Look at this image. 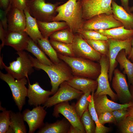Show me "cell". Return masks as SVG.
Listing matches in <instances>:
<instances>
[{"instance_id": "cell-1", "label": "cell", "mask_w": 133, "mask_h": 133, "mask_svg": "<svg viewBox=\"0 0 133 133\" xmlns=\"http://www.w3.org/2000/svg\"><path fill=\"white\" fill-rule=\"evenodd\" d=\"M57 13L53 21L66 22L74 33L82 29L85 21L83 17V10L81 0H68L64 4L58 6Z\"/></svg>"}, {"instance_id": "cell-2", "label": "cell", "mask_w": 133, "mask_h": 133, "mask_svg": "<svg viewBox=\"0 0 133 133\" xmlns=\"http://www.w3.org/2000/svg\"><path fill=\"white\" fill-rule=\"evenodd\" d=\"M31 58L34 67L43 70L48 75L50 80L52 95L57 92L62 83L69 80L73 76L69 67L62 60L57 64L46 65L32 56Z\"/></svg>"}, {"instance_id": "cell-3", "label": "cell", "mask_w": 133, "mask_h": 133, "mask_svg": "<svg viewBox=\"0 0 133 133\" xmlns=\"http://www.w3.org/2000/svg\"><path fill=\"white\" fill-rule=\"evenodd\" d=\"M58 55L59 58L69 67L73 76L96 80L100 74L99 63L82 58Z\"/></svg>"}, {"instance_id": "cell-4", "label": "cell", "mask_w": 133, "mask_h": 133, "mask_svg": "<svg viewBox=\"0 0 133 133\" xmlns=\"http://www.w3.org/2000/svg\"><path fill=\"white\" fill-rule=\"evenodd\" d=\"M19 56L16 60L9 63V66H6L3 61V57L0 58L1 69H4L15 79H19L26 78L28 79V75L34 72V67L31 56L23 50L17 51Z\"/></svg>"}, {"instance_id": "cell-5", "label": "cell", "mask_w": 133, "mask_h": 133, "mask_svg": "<svg viewBox=\"0 0 133 133\" xmlns=\"http://www.w3.org/2000/svg\"><path fill=\"white\" fill-rule=\"evenodd\" d=\"M61 3L46 2L45 0H30L27 2V7L31 15L37 20L43 22L53 21L56 15V10Z\"/></svg>"}, {"instance_id": "cell-6", "label": "cell", "mask_w": 133, "mask_h": 133, "mask_svg": "<svg viewBox=\"0 0 133 133\" xmlns=\"http://www.w3.org/2000/svg\"><path fill=\"white\" fill-rule=\"evenodd\" d=\"M0 78L9 86L11 91L12 98L19 111H21L26 103L28 88L25 85L28 81L26 78L15 80V78L7 73L5 74L0 71Z\"/></svg>"}, {"instance_id": "cell-7", "label": "cell", "mask_w": 133, "mask_h": 133, "mask_svg": "<svg viewBox=\"0 0 133 133\" xmlns=\"http://www.w3.org/2000/svg\"><path fill=\"white\" fill-rule=\"evenodd\" d=\"M132 39L121 41L108 38L107 41L108 45L107 56L109 63L108 72L109 80H112L113 72L116 67L117 62L116 58L119 52L124 49L127 56L130 54L132 49L131 42Z\"/></svg>"}, {"instance_id": "cell-8", "label": "cell", "mask_w": 133, "mask_h": 133, "mask_svg": "<svg viewBox=\"0 0 133 133\" xmlns=\"http://www.w3.org/2000/svg\"><path fill=\"white\" fill-rule=\"evenodd\" d=\"M99 62L101 66L100 72L96 79L98 86L94 95H108L111 97L112 101H117L118 100L117 96L111 89L108 80L109 63L107 56L101 55Z\"/></svg>"}, {"instance_id": "cell-9", "label": "cell", "mask_w": 133, "mask_h": 133, "mask_svg": "<svg viewBox=\"0 0 133 133\" xmlns=\"http://www.w3.org/2000/svg\"><path fill=\"white\" fill-rule=\"evenodd\" d=\"M113 0H81L83 17L85 20L102 14H112L111 3Z\"/></svg>"}, {"instance_id": "cell-10", "label": "cell", "mask_w": 133, "mask_h": 133, "mask_svg": "<svg viewBox=\"0 0 133 133\" xmlns=\"http://www.w3.org/2000/svg\"><path fill=\"white\" fill-rule=\"evenodd\" d=\"M57 92L50 97L43 105L46 108L63 102L78 99L83 93L69 85L66 81L62 83Z\"/></svg>"}, {"instance_id": "cell-11", "label": "cell", "mask_w": 133, "mask_h": 133, "mask_svg": "<svg viewBox=\"0 0 133 133\" xmlns=\"http://www.w3.org/2000/svg\"><path fill=\"white\" fill-rule=\"evenodd\" d=\"M123 26L122 23L116 19L112 14H102L85 20L82 29L94 30H105Z\"/></svg>"}, {"instance_id": "cell-12", "label": "cell", "mask_w": 133, "mask_h": 133, "mask_svg": "<svg viewBox=\"0 0 133 133\" xmlns=\"http://www.w3.org/2000/svg\"><path fill=\"white\" fill-rule=\"evenodd\" d=\"M75 57L99 61L101 55L93 48L78 33L74 34L72 43Z\"/></svg>"}, {"instance_id": "cell-13", "label": "cell", "mask_w": 133, "mask_h": 133, "mask_svg": "<svg viewBox=\"0 0 133 133\" xmlns=\"http://www.w3.org/2000/svg\"><path fill=\"white\" fill-rule=\"evenodd\" d=\"M74 105H70L68 101L57 104L54 105L52 115L56 118H58L60 116L59 114L62 115L71 125L82 131L83 133H86L80 118L75 110Z\"/></svg>"}, {"instance_id": "cell-14", "label": "cell", "mask_w": 133, "mask_h": 133, "mask_svg": "<svg viewBox=\"0 0 133 133\" xmlns=\"http://www.w3.org/2000/svg\"><path fill=\"white\" fill-rule=\"evenodd\" d=\"M112 86L116 93L118 100L122 104L132 102V96L125 74L117 68L113 72Z\"/></svg>"}, {"instance_id": "cell-15", "label": "cell", "mask_w": 133, "mask_h": 133, "mask_svg": "<svg viewBox=\"0 0 133 133\" xmlns=\"http://www.w3.org/2000/svg\"><path fill=\"white\" fill-rule=\"evenodd\" d=\"M44 107V106H37L32 110L26 109L23 112L24 120L27 123L29 127V133H34L44 125V120L47 114Z\"/></svg>"}, {"instance_id": "cell-16", "label": "cell", "mask_w": 133, "mask_h": 133, "mask_svg": "<svg viewBox=\"0 0 133 133\" xmlns=\"http://www.w3.org/2000/svg\"><path fill=\"white\" fill-rule=\"evenodd\" d=\"M94 107L98 117L101 113L111 112L118 109L127 110L130 106L133 105L132 102L124 104H120L109 99L106 95H93Z\"/></svg>"}, {"instance_id": "cell-17", "label": "cell", "mask_w": 133, "mask_h": 133, "mask_svg": "<svg viewBox=\"0 0 133 133\" xmlns=\"http://www.w3.org/2000/svg\"><path fill=\"white\" fill-rule=\"evenodd\" d=\"M27 97L28 98V104L35 106L43 105L52 93L51 91L44 89L38 82L28 85Z\"/></svg>"}, {"instance_id": "cell-18", "label": "cell", "mask_w": 133, "mask_h": 133, "mask_svg": "<svg viewBox=\"0 0 133 133\" xmlns=\"http://www.w3.org/2000/svg\"><path fill=\"white\" fill-rule=\"evenodd\" d=\"M7 18V31H24L26 24V17L24 11L13 6L11 4Z\"/></svg>"}, {"instance_id": "cell-19", "label": "cell", "mask_w": 133, "mask_h": 133, "mask_svg": "<svg viewBox=\"0 0 133 133\" xmlns=\"http://www.w3.org/2000/svg\"><path fill=\"white\" fill-rule=\"evenodd\" d=\"M29 37L24 31H7L4 45L11 46L17 51L25 50Z\"/></svg>"}, {"instance_id": "cell-20", "label": "cell", "mask_w": 133, "mask_h": 133, "mask_svg": "<svg viewBox=\"0 0 133 133\" xmlns=\"http://www.w3.org/2000/svg\"><path fill=\"white\" fill-rule=\"evenodd\" d=\"M66 82L71 87L83 93L94 92L98 86L96 80L80 77L73 76Z\"/></svg>"}, {"instance_id": "cell-21", "label": "cell", "mask_w": 133, "mask_h": 133, "mask_svg": "<svg viewBox=\"0 0 133 133\" xmlns=\"http://www.w3.org/2000/svg\"><path fill=\"white\" fill-rule=\"evenodd\" d=\"M111 7L112 14L115 18L122 23L126 29H133V14L128 13L114 0L112 2Z\"/></svg>"}, {"instance_id": "cell-22", "label": "cell", "mask_w": 133, "mask_h": 133, "mask_svg": "<svg viewBox=\"0 0 133 133\" xmlns=\"http://www.w3.org/2000/svg\"><path fill=\"white\" fill-rule=\"evenodd\" d=\"M95 31L108 38L119 40L131 39L133 37V29H126L123 26L107 30Z\"/></svg>"}, {"instance_id": "cell-23", "label": "cell", "mask_w": 133, "mask_h": 133, "mask_svg": "<svg viewBox=\"0 0 133 133\" xmlns=\"http://www.w3.org/2000/svg\"><path fill=\"white\" fill-rule=\"evenodd\" d=\"M26 17V24L24 30L36 44L38 39L43 37L39 29L36 19L30 14L27 7L24 10Z\"/></svg>"}, {"instance_id": "cell-24", "label": "cell", "mask_w": 133, "mask_h": 133, "mask_svg": "<svg viewBox=\"0 0 133 133\" xmlns=\"http://www.w3.org/2000/svg\"><path fill=\"white\" fill-rule=\"evenodd\" d=\"M71 124L65 118L51 123L46 122L37 133H67Z\"/></svg>"}, {"instance_id": "cell-25", "label": "cell", "mask_w": 133, "mask_h": 133, "mask_svg": "<svg viewBox=\"0 0 133 133\" xmlns=\"http://www.w3.org/2000/svg\"><path fill=\"white\" fill-rule=\"evenodd\" d=\"M37 21L43 37L45 38H48L51 34L56 31L69 27L64 21L46 22L37 20Z\"/></svg>"}, {"instance_id": "cell-26", "label": "cell", "mask_w": 133, "mask_h": 133, "mask_svg": "<svg viewBox=\"0 0 133 133\" xmlns=\"http://www.w3.org/2000/svg\"><path fill=\"white\" fill-rule=\"evenodd\" d=\"M116 60L123 73L127 76L129 84L133 85V62L127 57L124 49L121 50L117 56Z\"/></svg>"}, {"instance_id": "cell-27", "label": "cell", "mask_w": 133, "mask_h": 133, "mask_svg": "<svg viewBox=\"0 0 133 133\" xmlns=\"http://www.w3.org/2000/svg\"><path fill=\"white\" fill-rule=\"evenodd\" d=\"M25 50L32 53L42 64L50 65L54 63L47 57L45 53L30 37Z\"/></svg>"}, {"instance_id": "cell-28", "label": "cell", "mask_w": 133, "mask_h": 133, "mask_svg": "<svg viewBox=\"0 0 133 133\" xmlns=\"http://www.w3.org/2000/svg\"><path fill=\"white\" fill-rule=\"evenodd\" d=\"M24 121L22 113L21 111L15 113L11 111L10 123L9 128L13 130L14 133H27V130Z\"/></svg>"}, {"instance_id": "cell-29", "label": "cell", "mask_w": 133, "mask_h": 133, "mask_svg": "<svg viewBox=\"0 0 133 133\" xmlns=\"http://www.w3.org/2000/svg\"><path fill=\"white\" fill-rule=\"evenodd\" d=\"M37 44L45 54L49 56L53 63L57 64L60 62L57 53L51 45L48 38L43 37L38 39Z\"/></svg>"}, {"instance_id": "cell-30", "label": "cell", "mask_w": 133, "mask_h": 133, "mask_svg": "<svg viewBox=\"0 0 133 133\" xmlns=\"http://www.w3.org/2000/svg\"><path fill=\"white\" fill-rule=\"evenodd\" d=\"M74 36V34L68 27L55 32L51 34L49 37L50 40L72 44Z\"/></svg>"}, {"instance_id": "cell-31", "label": "cell", "mask_w": 133, "mask_h": 133, "mask_svg": "<svg viewBox=\"0 0 133 133\" xmlns=\"http://www.w3.org/2000/svg\"><path fill=\"white\" fill-rule=\"evenodd\" d=\"M94 93V92H91L88 109L96 124L95 133H107L109 131L110 128L102 125L99 121L98 116L94 106L93 98Z\"/></svg>"}, {"instance_id": "cell-32", "label": "cell", "mask_w": 133, "mask_h": 133, "mask_svg": "<svg viewBox=\"0 0 133 133\" xmlns=\"http://www.w3.org/2000/svg\"><path fill=\"white\" fill-rule=\"evenodd\" d=\"M51 45L58 54L66 56L75 57L72 45L50 40Z\"/></svg>"}, {"instance_id": "cell-33", "label": "cell", "mask_w": 133, "mask_h": 133, "mask_svg": "<svg viewBox=\"0 0 133 133\" xmlns=\"http://www.w3.org/2000/svg\"><path fill=\"white\" fill-rule=\"evenodd\" d=\"M90 92L83 93L74 104L75 110L81 118L84 112L88 109L91 94Z\"/></svg>"}, {"instance_id": "cell-34", "label": "cell", "mask_w": 133, "mask_h": 133, "mask_svg": "<svg viewBox=\"0 0 133 133\" xmlns=\"http://www.w3.org/2000/svg\"><path fill=\"white\" fill-rule=\"evenodd\" d=\"M85 40L93 48L101 55H107L108 45L107 40Z\"/></svg>"}, {"instance_id": "cell-35", "label": "cell", "mask_w": 133, "mask_h": 133, "mask_svg": "<svg viewBox=\"0 0 133 133\" xmlns=\"http://www.w3.org/2000/svg\"><path fill=\"white\" fill-rule=\"evenodd\" d=\"M86 133H95L96 126L88 109L80 118Z\"/></svg>"}, {"instance_id": "cell-36", "label": "cell", "mask_w": 133, "mask_h": 133, "mask_svg": "<svg viewBox=\"0 0 133 133\" xmlns=\"http://www.w3.org/2000/svg\"><path fill=\"white\" fill-rule=\"evenodd\" d=\"M0 133H6L10 125V113L11 110H7L0 105Z\"/></svg>"}, {"instance_id": "cell-37", "label": "cell", "mask_w": 133, "mask_h": 133, "mask_svg": "<svg viewBox=\"0 0 133 133\" xmlns=\"http://www.w3.org/2000/svg\"><path fill=\"white\" fill-rule=\"evenodd\" d=\"M81 35L85 40H107L108 38L107 37L93 30L79 29L77 33Z\"/></svg>"}, {"instance_id": "cell-38", "label": "cell", "mask_w": 133, "mask_h": 133, "mask_svg": "<svg viewBox=\"0 0 133 133\" xmlns=\"http://www.w3.org/2000/svg\"><path fill=\"white\" fill-rule=\"evenodd\" d=\"M122 133H133V117L128 115L123 120L117 124Z\"/></svg>"}, {"instance_id": "cell-39", "label": "cell", "mask_w": 133, "mask_h": 133, "mask_svg": "<svg viewBox=\"0 0 133 133\" xmlns=\"http://www.w3.org/2000/svg\"><path fill=\"white\" fill-rule=\"evenodd\" d=\"M111 112L116 124H118L123 120L128 115L127 110L118 109Z\"/></svg>"}, {"instance_id": "cell-40", "label": "cell", "mask_w": 133, "mask_h": 133, "mask_svg": "<svg viewBox=\"0 0 133 133\" xmlns=\"http://www.w3.org/2000/svg\"><path fill=\"white\" fill-rule=\"evenodd\" d=\"M100 123L104 125L107 123H113L116 124L111 112H107L101 114L98 116Z\"/></svg>"}, {"instance_id": "cell-41", "label": "cell", "mask_w": 133, "mask_h": 133, "mask_svg": "<svg viewBox=\"0 0 133 133\" xmlns=\"http://www.w3.org/2000/svg\"><path fill=\"white\" fill-rule=\"evenodd\" d=\"M12 5L24 11L27 7V0H10Z\"/></svg>"}, {"instance_id": "cell-42", "label": "cell", "mask_w": 133, "mask_h": 133, "mask_svg": "<svg viewBox=\"0 0 133 133\" xmlns=\"http://www.w3.org/2000/svg\"><path fill=\"white\" fill-rule=\"evenodd\" d=\"M4 29L1 22L0 21V38L1 42L2 43L0 45V50L3 48L4 45L5 40L7 32Z\"/></svg>"}, {"instance_id": "cell-43", "label": "cell", "mask_w": 133, "mask_h": 133, "mask_svg": "<svg viewBox=\"0 0 133 133\" xmlns=\"http://www.w3.org/2000/svg\"><path fill=\"white\" fill-rule=\"evenodd\" d=\"M122 5L125 10L129 13H131L130 11V7L129 5V0H120Z\"/></svg>"}, {"instance_id": "cell-44", "label": "cell", "mask_w": 133, "mask_h": 133, "mask_svg": "<svg viewBox=\"0 0 133 133\" xmlns=\"http://www.w3.org/2000/svg\"><path fill=\"white\" fill-rule=\"evenodd\" d=\"M10 0H0V6L2 8L6 9L8 7Z\"/></svg>"}, {"instance_id": "cell-45", "label": "cell", "mask_w": 133, "mask_h": 133, "mask_svg": "<svg viewBox=\"0 0 133 133\" xmlns=\"http://www.w3.org/2000/svg\"><path fill=\"white\" fill-rule=\"evenodd\" d=\"M67 133H83L82 131L71 125Z\"/></svg>"}, {"instance_id": "cell-46", "label": "cell", "mask_w": 133, "mask_h": 133, "mask_svg": "<svg viewBox=\"0 0 133 133\" xmlns=\"http://www.w3.org/2000/svg\"><path fill=\"white\" fill-rule=\"evenodd\" d=\"M131 44L132 46L131 51L130 54L128 56V58L133 62V37L132 40Z\"/></svg>"}, {"instance_id": "cell-47", "label": "cell", "mask_w": 133, "mask_h": 133, "mask_svg": "<svg viewBox=\"0 0 133 133\" xmlns=\"http://www.w3.org/2000/svg\"><path fill=\"white\" fill-rule=\"evenodd\" d=\"M128 113L129 116H130L133 117V105L129 107L127 109Z\"/></svg>"}, {"instance_id": "cell-48", "label": "cell", "mask_w": 133, "mask_h": 133, "mask_svg": "<svg viewBox=\"0 0 133 133\" xmlns=\"http://www.w3.org/2000/svg\"><path fill=\"white\" fill-rule=\"evenodd\" d=\"M129 90L132 96V102L133 105V85H130V89Z\"/></svg>"}, {"instance_id": "cell-49", "label": "cell", "mask_w": 133, "mask_h": 133, "mask_svg": "<svg viewBox=\"0 0 133 133\" xmlns=\"http://www.w3.org/2000/svg\"><path fill=\"white\" fill-rule=\"evenodd\" d=\"M130 11L131 12H133V6L130 8Z\"/></svg>"}, {"instance_id": "cell-50", "label": "cell", "mask_w": 133, "mask_h": 133, "mask_svg": "<svg viewBox=\"0 0 133 133\" xmlns=\"http://www.w3.org/2000/svg\"><path fill=\"white\" fill-rule=\"evenodd\" d=\"M30 0H27V1H29Z\"/></svg>"}, {"instance_id": "cell-51", "label": "cell", "mask_w": 133, "mask_h": 133, "mask_svg": "<svg viewBox=\"0 0 133 133\" xmlns=\"http://www.w3.org/2000/svg\"></svg>"}]
</instances>
